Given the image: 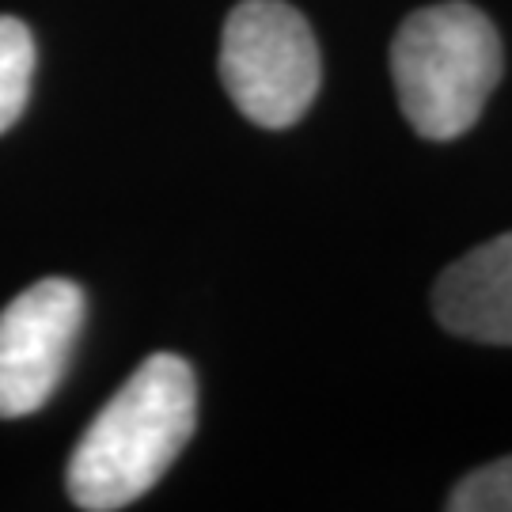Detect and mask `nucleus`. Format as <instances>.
<instances>
[{"label":"nucleus","instance_id":"nucleus-2","mask_svg":"<svg viewBox=\"0 0 512 512\" xmlns=\"http://www.w3.org/2000/svg\"><path fill=\"white\" fill-rule=\"evenodd\" d=\"M391 76L410 126L429 141H456L482 118L501 80V38L475 4H429L403 19Z\"/></svg>","mask_w":512,"mask_h":512},{"label":"nucleus","instance_id":"nucleus-5","mask_svg":"<svg viewBox=\"0 0 512 512\" xmlns=\"http://www.w3.org/2000/svg\"><path fill=\"white\" fill-rule=\"evenodd\" d=\"M433 311L459 338L512 346V232L452 262L433 289Z\"/></svg>","mask_w":512,"mask_h":512},{"label":"nucleus","instance_id":"nucleus-6","mask_svg":"<svg viewBox=\"0 0 512 512\" xmlns=\"http://www.w3.org/2000/svg\"><path fill=\"white\" fill-rule=\"evenodd\" d=\"M35 73V38L16 16H0V133L16 122Z\"/></svg>","mask_w":512,"mask_h":512},{"label":"nucleus","instance_id":"nucleus-1","mask_svg":"<svg viewBox=\"0 0 512 512\" xmlns=\"http://www.w3.org/2000/svg\"><path fill=\"white\" fill-rule=\"evenodd\" d=\"M198 425V380L175 353H152L84 429L69 459L76 509L114 512L145 497Z\"/></svg>","mask_w":512,"mask_h":512},{"label":"nucleus","instance_id":"nucleus-4","mask_svg":"<svg viewBox=\"0 0 512 512\" xmlns=\"http://www.w3.org/2000/svg\"><path fill=\"white\" fill-rule=\"evenodd\" d=\"M84 327L76 281L42 277L0 311V418H23L50 403Z\"/></svg>","mask_w":512,"mask_h":512},{"label":"nucleus","instance_id":"nucleus-3","mask_svg":"<svg viewBox=\"0 0 512 512\" xmlns=\"http://www.w3.org/2000/svg\"><path fill=\"white\" fill-rule=\"evenodd\" d=\"M220 80L255 126L285 129L308 114L323 80L308 19L285 0H243L224 19Z\"/></svg>","mask_w":512,"mask_h":512},{"label":"nucleus","instance_id":"nucleus-7","mask_svg":"<svg viewBox=\"0 0 512 512\" xmlns=\"http://www.w3.org/2000/svg\"><path fill=\"white\" fill-rule=\"evenodd\" d=\"M448 509L456 512H512V456L494 459L459 482Z\"/></svg>","mask_w":512,"mask_h":512}]
</instances>
